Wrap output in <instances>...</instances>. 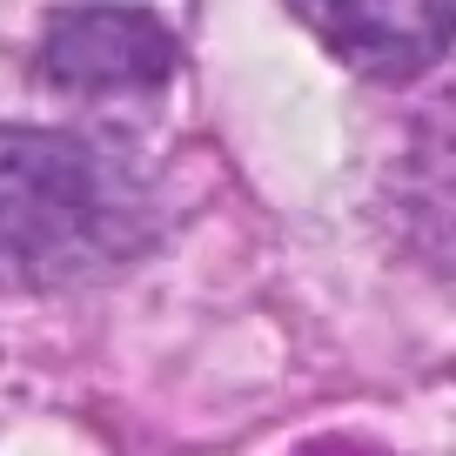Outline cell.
Returning a JSON list of instances; mask_svg holds the SVG:
<instances>
[{
    "mask_svg": "<svg viewBox=\"0 0 456 456\" xmlns=\"http://www.w3.org/2000/svg\"><path fill=\"white\" fill-rule=\"evenodd\" d=\"M148 242L142 182L94 142L0 128V289H74Z\"/></svg>",
    "mask_w": 456,
    "mask_h": 456,
    "instance_id": "cell-1",
    "label": "cell"
},
{
    "mask_svg": "<svg viewBox=\"0 0 456 456\" xmlns=\"http://www.w3.org/2000/svg\"><path fill=\"white\" fill-rule=\"evenodd\" d=\"M336 61L362 74H416L456 41V0H289Z\"/></svg>",
    "mask_w": 456,
    "mask_h": 456,
    "instance_id": "cell-2",
    "label": "cell"
},
{
    "mask_svg": "<svg viewBox=\"0 0 456 456\" xmlns=\"http://www.w3.org/2000/svg\"><path fill=\"white\" fill-rule=\"evenodd\" d=\"M41 68L68 94H142L161 87L175 68V41L148 14L128 7H87V14H61L41 47Z\"/></svg>",
    "mask_w": 456,
    "mask_h": 456,
    "instance_id": "cell-3",
    "label": "cell"
},
{
    "mask_svg": "<svg viewBox=\"0 0 456 456\" xmlns=\"http://www.w3.org/2000/svg\"><path fill=\"white\" fill-rule=\"evenodd\" d=\"M302 456H370V450H349V443H322V450H302Z\"/></svg>",
    "mask_w": 456,
    "mask_h": 456,
    "instance_id": "cell-4",
    "label": "cell"
}]
</instances>
